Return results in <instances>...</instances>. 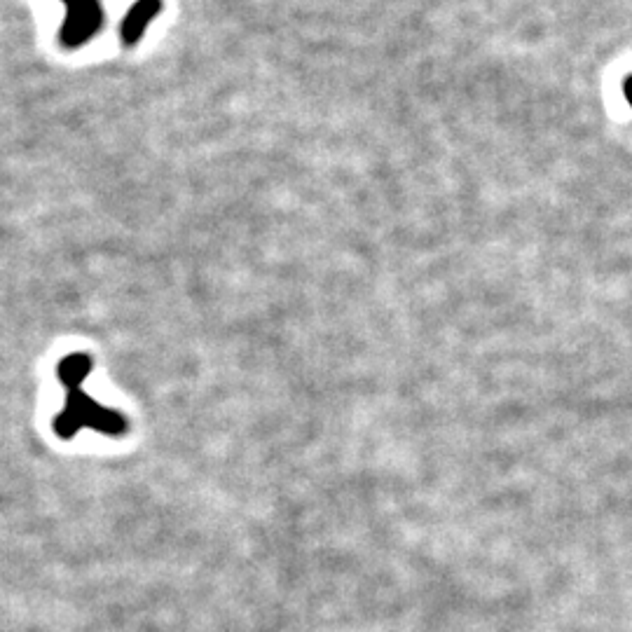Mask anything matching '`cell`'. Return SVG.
Instances as JSON below:
<instances>
[{
    "label": "cell",
    "instance_id": "obj_3",
    "mask_svg": "<svg viewBox=\"0 0 632 632\" xmlns=\"http://www.w3.org/2000/svg\"><path fill=\"white\" fill-rule=\"evenodd\" d=\"M157 10H160V0H141V3L129 12L125 29H122V36H125L127 43H134V40L141 38L143 29H146V24L157 15Z\"/></svg>",
    "mask_w": 632,
    "mask_h": 632
},
{
    "label": "cell",
    "instance_id": "obj_2",
    "mask_svg": "<svg viewBox=\"0 0 632 632\" xmlns=\"http://www.w3.org/2000/svg\"><path fill=\"white\" fill-rule=\"evenodd\" d=\"M101 10L96 0H75L68 10L66 26H64V40L68 45H80L99 29Z\"/></svg>",
    "mask_w": 632,
    "mask_h": 632
},
{
    "label": "cell",
    "instance_id": "obj_1",
    "mask_svg": "<svg viewBox=\"0 0 632 632\" xmlns=\"http://www.w3.org/2000/svg\"><path fill=\"white\" fill-rule=\"evenodd\" d=\"M82 427H94L106 431V434H120L125 422L120 415H115L111 410H103L101 405H96L92 398L85 396L80 387H73L68 391V408L64 415H59L57 431L59 436L71 438L75 431Z\"/></svg>",
    "mask_w": 632,
    "mask_h": 632
},
{
    "label": "cell",
    "instance_id": "obj_4",
    "mask_svg": "<svg viewBox=\"0 0 632 632\" xmlns=\"http://www.w3.org/2000/svg\"><path fill=\"white\" fill-rule=\"evenodd\" d=\"M89 368H92V363H89L87 356H71V359H66L59 366V377L61 382L68 384V389L80 387L85 375L89 373Z\"/></svg>",
    "mask_w": 632,
    "mask_h": 632
},
{
    "label": "cell",
    "instance_id": "obj_5",
    "mask_svg": "<svg viewBox=\"0 0 632 632\" xmlns=\"http://www.w3.org/2000/svg\"><path fill=\"white\" fill-rule=\"evenodd\" d=\"M625 96H628V101L632 103V78L625 82Z\"/></svg>",
    "mask_w": 632,
    "mask_h": 632
},
{
    "label": "cell",
    "instance_id": "obj_6",
    "mask_svg": "<svg viewBox=\"0 0 632 632\" xmlns=\"http://www.w3.org/2000/svg\"><path fill=\"white\" fill-rule=\"evenodd\" d=\"M68 3H75V0H68Z\"/></svg>",
    "mask_w": 632,
    "mask_h": 632
}]
</instances>
